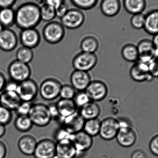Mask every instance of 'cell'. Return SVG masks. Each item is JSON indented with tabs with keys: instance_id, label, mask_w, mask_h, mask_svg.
Listing matches in <instances>:
<instances>
[{
	"instance_id": "cell-1",
	"label": "cell",
	"mask_w": 158,
	"mask_h": 158,
	"mask_svg": "<svg viewBox=\"0 0 158 158\" xmlns=\"http://www.w3.org/2000/svg\"><path fill=\"white\" fill-rule=\"evenodd\" d=\"M15 13V25L21 30L35 28L41 21L40 6L32 2L20 5Z\"/></svg>"
},
{
	"instance_id": "cell-2",
	"label": "cell",
	"mask_w": 158,
	"mask_h": 158,
	"mask_svg": "<svg viewBox=\"0 0 158 158\" xmlns=\"http://www.w3.org/2000/svg\"><path fill=\"white\" fill-rule=\"evenodd\" d=\"M28 116L33 125L39 127H46L52 120L48 106L43 103H33Z\"/></svg>"
},
{
	"instance_id": "cell-3",
	"label": "cell",
	"mask_w": 158,
	"mask_h": 158,
	"mask_svg": "<svg viewBox=\"0 0 158 158\" xmlns=\"http://www.w3.org/2000/svg\"><path fill=\"white\" fill-rule=\"evenodd\" d=\"M42 34L44 39L48 43L57 44L61 42L64 38L65 30L61 22L52 21L44 26Z\"/></svg>"
},
{
	"instance_id": "cell-4",
	"label": "cell",
	"mask_w": 158,
	"mask_h": 158,
	"mask_svg": "<svg viewBox=\"0 0 158 158\" xmlns=\"http://www.w3.org/2000/svg\"><path fill=\"white\" fill-rule=\"evenodd\" d=\"M62 85L57 79L53 78L45 79L39 86V94L44 100L53 101L59 97Z\"/></svg>"
},
{
	"instance_id": "cell-5",
	"label": "cell",
	"mask_w": 158,
	"mask_h": 158,
	"mask_svg": "<svg viewBox=\"0 0 158 158\" xmlns=\"http://www.w3.org/2000/svg\"><path fill=\"white\" fill-rule=\"evenodd\" d=\"M8 76L10 80L20 83L30 78L31 69L28 64L15 60L12 61L7 69Z\"/></svg>"
},
{
	"instance_id": "cell-6",
	"label": "cell",
	"mask_w": 158,
	"mask_h": 158,
	"mask_svg": "<svg viewBox=\"0 0 158 158\" xmlns=\"http://www.w3.org/2000/svg\"><path fill=\"white\" fill-rule=\"evenodd\" d=\"M98 57L95 53L81 52L75 56L72 60L75 70L89 72L97 64Z\"/></svg>"
},
{
	"instance_id": "cell-7",
	"label": "cell",
	"mask_w": 158,
	"mask_h": 158,
	"mask_svg": "<svg viewBox=\"0 0 158 158\" xmlns=\"http://www.w3.org/2000/svg\"><path fill=\"white\" fill-rule=\"evenodd\" d=\"M17 94L21 101L33 102L39 94V85L33 79H27L19 83Z\"/></svg>"
},
{
	"instance_id": "cell-8",
	"label": "cell",
	"mask_w": 158,
	"mask_h": 158,
	"mask_svg": "<svg viewBox=\"0 0 158 158\" xmlns=\"http://www.w3.org/2000/svg\"><path fill=\"white\" fill-rule=\"evenodd\" d=\"M61 23L64 27L68 29L79 28L84 23L85 15L81 10L71 8L61 19Z\"/></svg>"
},
{
	"instance_id": "cell-9",
	"label": "cell",
	"mask_w": 158,
	"mask_h": 158,
	"mask_svg": "<svg viewBox=\"0 0 158 158\" xmlns=\"http://www.w3.org/2000/svg\"><path fill=\"white\" fill-rule=\"evenodd\" d=\"M119 131L118 119L107 117L101 121L99 135L105 141H111L116 138Z\"/></svg>"
},
{
	"instance_id": "cell-10",
	"label": "cell",
	"mask_w": 158,
	"mask_h": 158,
	"mask_svg": "<svg viewBox=\"0 0 158 158\" xmlns=\"http://www.w3.org/2000/svg\"><path fill=\"white\" fill-rule=\"evenodd\" d=\"M57 121L59 122L60 127L64 128L74 134L83 131L85 120L77 111L68 117H60Z\"/></svg>"
},
{
	"instance_id": "cell-11",
	"label": "cell",
	"mask_w": 158,
	"mask_h": 158,
	"mask_svg": "<svg viewBox=\"0 0 158 158\" xmlns=\"http://www.w3.org/2000/svg\"><path fill=\"white\" fill-rule=\"evenodd\" d=\"M85 92L91 101L98 102L104 100L107 95L108 88L104 82L99 80L91 81Z\"/></svg>"
},
{
	"instance_id": "cell-12",
	"label": "cell",
	"mask_w": 158,
	"mask_h": 158,
	"mask_svg": "<svg viewBox=\"0 0 158 158\" xmlns=\"http://www.w3.org/2000/svg\"><path fill=\"white\" fill-rule=\"evenodd\" d=\"M56 154V142L50 138L38 142L33 154L35 158H53Z\"/></svg>"
},
{
	"instance_id": "cell-13",
	"label": "cell",
	"mask_w": 158,
	"mask_h": 158,
	"mask_svg": "<svg viewBox=\"0 0 158 158\" xmlns=\"http://www.w3.org/2000/svg\"><path fill=\"white\" fill-rule=\"evenodd\" d=\"M150 63H146L138 60L135 63L130 69V76L132 79L138 82L150 81L153 80V78L149 72V65Z\"/></svg>"
},
{
	"instance_id": "cell-14",
	"label": "cell",
	"mask_w": 158,
	"mask_h": 158,
	"mask_svg": "<svg viewBox=\"0 0 158 158\" xmlns=\"http://www.w3.org/2000/svg\"><path fill=\"white\" fill-rule=\"evenodd\" d=\"M16 32L10 28H4L0 32V49L5 52L14 51L18 44Z\"/></svg>"
},
{
	"instance_id": "cell-15",
	"label": "cell",
	"mask_w": 158,
	"mask_h": 158,
	"mask_svg": "<svg viewBox=\"0 0 158 158\" xmlns=\"http://www.w3.org/2000/svg\"><path fill=\"white\" fill-rule=\"evenodd\" d=\"M19 40L22 46L33 49L40 44V34L35 28L21 30Z\"/></svg>"
},
{
	"instance_id": "cell-16",
	"label": "cell",
	"mask_w": 158,
	"mask_h": 158,
	"mask_svg": "<svg viewBox=\"0 0 158 158\" xmlns=\"http://www.w3.org/2000/svg\"><path fill=\"white\" fill-rule=\"evenodd\" d=\"M136 46L139 52L140 61L149 63L156 58V50L152 40L143 39L138 43Z\"/></svg>"
},
{
	"instance_id": "cell-17",
	"label": "cell",
	"mask_w": 158,
	"mask_h": 158,
	"mask_svg": "<svg viewBox=\"0 0 158 158\" xmlns=\"http://www.w3.org/2000/svg\"><path fill=\"white\" fill-rule=\"evenodd\" d=\"M71 141L77 153L83 154L88 151L94 144L93 137L88 135L83 131L74 134Z\"/></svg>"
},
{
	"instance_id": "cell-18",
	"label": "cell",
	"mask_w": 158,
	"mask_h": 158,
	"mask_svg": "<svg viewBox=\"0 0 158 158\" xmlns=\"http://www.w3.org/2000/svg\"><path fill=\"white\" fill-rule=\"evenodd\" d=\"M71 85L77 92L85 91L92 81L89 72L75 70L70 75Z\"/></svg>"
},
{
	"instance_id": "cell-19",
	"label": "cell",
	"mask_w": 158,
	"mask_h": 158,
	"mask_svg": "<svg viewBox=\"0 0 158 158\" xmlns=\"http://www.w3.org/2000/svg\"><path fill=\"white\" fill-rule=\"evenodd\" d=\"M137 134L133 127L119 129L116 139L118 144L123 148L131 147L137 141Z\"/></svg>"
},
{
	"instance_id": "cell-20",
	"label": "cell",
	"mask_w": 158,
	"mask_h": 158,
	"mask_svg": "<svg viewBox=\"0 0 158 158\" xmlns=\"http://www.w3.org/2000/svg\"><path fill=\"white\" fill-rule=\"evenodd\" d=\"M35 137L31 135H25L21 136L18 142V147L20 152L27 156H33L37 146Z\"/></svg>"
},
{
	"instance_id": "cell-21",
	"label": "cell",
	"mask_w": 158,
	"mask_h": 158,
	"mask_svg": "<svg viewBox=\"0 0 158 158\" xmlns=\"http://www.w3.org/2000/svg\"><path fill=\"white\" fill-rule=\"evenodd\" d=\"M21 102L16 92L3 91L0 93V105L11 111H15Z\"/></svg>"
},
{
	"instance_id": "cell-22",
	"label": "cell",
	"mask_w": 158,
	"mask_h": 158,
	"mask_svg": "<svg viewBox=\"0 0 158 158\" xmlns=\"http://www.w3.org/2000/svg\"><path fill=\"white\" fill-rule=\"evenodd\" d=\"M77 151L71 141L56 143V154L58 158H77Z\"/></svg>"
},
{
	"instance_id": "cell-23",
	"label": "cell",
	"mask_w": 158,
	"mask_h": 158,
	"mask_svg": "<svg viewBox=\"0 0 158 158\" xmlns=\"http://www.w3.org/2000/svg\"><path fill=\"white\" fill-rule=\"evenodd\" d=\"M121 8L120 0H102L100 9L103 15L108 17L117 15Z\"/></svg>"
},
{
	"instance_id": "cell-24",
	"label": "cell",
	"mask_w": 158,
	"mask_h": 158,
	"mask_svg": "<svg viewBox=\"0 0 158 158\" xmlns=\"http://www.w3.org/2000/svg\"><path fill=\"white\" fill-rule=\"evenodd\" d=\"M143 29L147 33L152 36L158 34V9L151 10L145 15Z\"/></svg>"
},
{
	"instance_id": "cell-25",
	"label": "cell",
	"mask_w": 158,
	"mask_h": 158,
	"mask_svg": "<svg viewBox=\"0 0 158 158\" xmlns=\"http://www.w3.org/2000/svg\"><path fill=\"white\" fill-rule=\"evenodd\" d=\"M79 113L85 120L98 118L101 108L97 102L91 101L80 109Z\"/></svg>"
},
{
	"instance_id": "cell-26",
	"label": "cell",
	"mask_w": 158,
	"mask_h": 158,
	"mask_svg": "<svg viewBox=\"0 0 158 158\" xmlns=\"http://www.w3.org/2000/svg\"><path fill=\"white\" fill-rule=\"evenodd\" d=\"M56 104L61 118L68 117L78 111L77 108L71 99L60 98Z\"/></svg>"
},
{
	"instance_id": "cell-27",
	"label": "cell",
	"mask_w": 158,
	"mask_h": 158,
	"mask_svg": "<svg viewBox=\"0 0 158 158\" xmlns=\"http://www.w3.org/2000/svg\"><path fill=\"white\" fill-rule=\"evenodd\" d=\"M125 10L131 15L143 13L146 9V0H123Z\"/></svg>"
},
{
	"instance_id": "cell-28",
	"label": "cell",
	"mask_w": 158,
	"mask_h": 158,
	"mask_svg": "<svg viewBox=\"0 0 158 158\" xmlns=\"http://www.w3.org/2000/svg\"><path fill=\"white\" fill-rule=\"evenodd\" d=\"M99 46L98 40L93 35H87L84 37L80 44L81 52L89 53H95Z\"/></svg>"
},
{
	"instance_id": "cell-29",
	"label": "cell",
	"mask_w": 158,
	"mask_h": 158,
	"mask_svg": "<svg viewBox=\"0 0 158 158\" xmlns=\"http://www.w3.org/2000/svg\"><path fill=\"white\" fill-rule=\"evenodd\" d=\"M123 58L130 63H135L139 60V54L137 46L132 44H128L123 46L121 50Z\"/></svg>"
},
{
	"instance_id": "cell-30",
	"label": "cell",
	"mask_w": 158,
	"mask_h": 158,
	"mask_svg": "<svg viewBox=\"0 0 158 158\" xmlns=\"http://www.w3.org/2000/svg\"><path fill=\"white\" fill-rule=\"evenodd\" d=\"M15 13L12 7L0 8V23L4 28H10L15 24Z\"/></svg>"
},
{
	"instance_id": "cell-31",
	"label": "cell",
	"mask_w": 158,
	"mask_h": 158,
	"mask_svg": "<svg viewBox=\"0 0 158 158\" xmlns=\"http://www.w3.org/2000/svg\"><path fill=\"white\" fill-rule=\"evenodd\" d=\"M101 122L98 118L85 120L83 131L91 137H95L99 135Z\"/></svg>"
},
{
	"instance_id": "cell-32",
	"label": "cell",
	"mask_w": 158,
	"mask_h": 158,
	"mask_svg": "<svg viewBox=\"0 0 158 158\" xmlns=\"http://www.w3.org/2000/svg\"><path fill=\"white\" fill-rule=\"evenodd\" d=\"M33 125L28 116H17L14 122L15 128L20 132L29 131L31 130Z\"/></svg>"
},
{
	"instance_id": "cell-33",
	"label": "cell",
	"mask_w": 158,
	"mask_h": 158,
	"mask_svg": "<svg viewBox=\"0 0 158 158\" xmlns=\"http://www.w3.org/2000/svg\"><path fill=\"white\" fill-rule=\"evenodd\" d=\"M15 56L16 60L29 64L33 60L34 53L33 49L21 46L16 51Z\"/></svg>"
},
{
	"instance_id": "cell-34",
	"label": "cell",
	"mask_w": 158,
	"mask_h": 158,
	"mask_svg": "<svg viewBox=\"0 0 158 158\" xmlns=\"http://www.w3.org/2000/svg\"><path fill=\"white\" fill-rule=\"evenodd\" d=\"M41 19L45 22H51L56 17V10L54 7L44 3L41 6H40Z\"/></svg>"
},
{
	"instance_id": "cell-35",
	"label": "cell",
	"mask_w": 158,
	"mask_h": 158,
	"mask_svg": "<svg viewBox=\"0 0 158 158\" xmlns=\"http://www.w3.org/2000/svg\"><path fill=\"white\" fill-rule=\"evenodd\" d=\"M73 134L63 127H59L54 134V138L56 143L63 141H71Z\"/></svg>"
},
{
	"instance_id": "cell-36",
	"label": "cell",
	"mask_w": 158,
	"mask_h": 158,
	"mask_svg": "<svg viewBox=\"0 0 158 158\" xmlns=\"http://www.w3.org/2000/svg\"><path fill=\"white\" fill-rule=\"evenodd\" d=\"M72 3L80 10H90L94 8L98 0H70Z\"/></svg>"
},
{
	"instance_id": "cell-37",
	"label": "cell",
	"mask_w": 158,
	"mask_h": 158,
	"mask_svg": "<svg viewBox=\"0 0 158 158\" xmlns=\"http://www.w3.org/2000/svg\"><path fill=\"white\" fill-rule=\"evenodd\" d=\"M77 93V90L71 85L65 84L61 87L59 97L62 99L73 100Z\"/></svg>"
},
{
	"instance_id": "cell-38",
	"label": "cell",
	"mask_w": 158,
	"mask_h": 158,
	"mask_svg": "<svg viewBox=\"0 0 158 158\" xmlns=\"http://www.w3.org/2000/svg\"><path fill=\"white\" fill-rule=\"evenodd\" d=\"M73 100L78 109H81L91 101L85 91L77 92Z\"/></svg>"
},
{
	"instance_id": "cell-39",
	"label": "cell",
	"mask_w": 158,
	"mask_h": 158,
	"mask_svg": "<svg viewBox=\"0 0 158 158\" xmlns=\"http://www.w3.org/2000/svg\"><path fill=\"white\" fill-rule=\"evenodd\" d=\"M131 25L134 29H143L145 22V15L143 13L132 15L130 20Z\"/></svg>"
},
{
	"instance_id": "cell-40",
	"label": "cell",
	"mask_w": 158,
	"mask_h": 158,
	"mask_svg": "<svg viewBox=\"0 0 158 158\" xmlns=\"http://www.w3.org/2000/svg\"><path fill=\"white\" fill-rule=\"evenodd\" d=\"M13 119L12 111L0 105V124L6 126Z\"/></svg>"
},
{
	"instance_id": "cell-41",
	"label": "cell",
	"mask_w": 158,
	"mask_h": 158,
	"mask_svg": "<svg viewBox=\"0 0 158 158\" xmlns=\"http://www.w3.org/2000/svg\"><path fill=\"white\" fill-rule=\"evenodd\" d=\"M33 102L22 101L15 110L17 116H28Z\"/></svg>"
},
{
	"instance_id": "cell-42",
	"label": "cell",
	"mask_w": 158,
	"mask_h": 158,
	"mask_svg": "<svg viewBox=\"0 0 158 158\" xmlns=\"http://www.w3.org/2000/svg\"><path fill=\"white\" fill-rule=\"evenodd\" d=\"M149 148L153 155L158 156V134L153 136L150 140Z\"/></svg>"
},
{
	"instance_id": "cell-43",
	"label": "cell",
	"mask_w": 158,
	"mask_h": 158,
	"mask_svg": "<svg viewBox=\"0 0 158 158\" xmlns=\"http://www.w3.org/2000/svg\"><path fill=\"white\" fill-rule=\"evenodd\" d=\"M149 72L151 77L154 78H158V59H153L149 65Z\"/></svg>"
},
{
	"instance_id": "cell-44",
	"label": "cell",
	"mask_w": 158,
	"mask_h": 158,
	"mask_svg": "<svg viewBox=\"0 0 158 158\" xmlns=\"http://www.w3.org/2000/svg\"><path fill=\"white\" fill-rule=\"evenodd\" d=\"M55 10L56 17L61 19L66 14L67 12L69 10V8L67 4L64 1L57 8H56Z\"/></svg>"
},
{
	"instance_id": "cell-45",
	"label": "cell",
	"mask_w": 158,
	"mask_h": 158,
	"mask_svg": "<svg viewBox=\"0 0 158 158\" xmlns=\"http://www.w3.org/2000/svg\"><path fill=\"white\" fill-rule=\"evenodd\" d=\"M48 107L52 120L55 119L56 121H58L60 116L59 115L56 103H50L49 105H48Z\"/></svg>"
},
{
	"instance_id": "cell-46",
	"label": "cell",
	"mask_w": 158,
	"mask_h": 158,
	"mask_svg": "<svg viewBox=\"0 0 158 158\" xmlns=\"http://www.w3.org/2000/svg\"><path fill=\"white\" fill-rule=\"evenodd\" d=\"M18 85L19 83L16 82L11 80H8L6 81L3 91L17 93Z\"/></svg>"
},
{
	"instance_id": "cell-47",
	"label": "cell",
	"mask_w": 158,
	"mask_h": 158,
	"mask_svg": "<svg viewBox=\"0 0 158 158\" xmlns=\"http://www.w3.org/2000/svg\"><path fill=\"white\" fill-rule=\"evenodd\" d=\"M147 154L142 149L135 150L131 155V158H148Z\"/></svg>"
},
{
	"instance_id": "cell-48",
	"label": "cell",
	"mask_w": 158,
	"mask_h": 158,
	"mask_svg": "<svg viewBox=\"0 0 158 158\" xmlns=\"http://www.w3.org/2000/svg\"><path fill=\"white\" fill-rule=\"evenodd\" d=\"M17 0H0V8L12 7Z\"/></svg>"
},
{
	"instance_id": "cell-49",
	"label": "cell",
	"mask_w": 158,
	"mask_h": 158,
	"mask_svg": "<svg viewBox=\"0 0 158 158\" xmlns=\"http://www.w3.org/2000/svg\"><path fill=\"white\" fill-rule=\"evenodd\" d=\"M65 0H44V3L56 9Z\"/></svg>"
},
{
	"instance_id": "cell-50",
	"label": "cell",
	"mask_w": 158,
	"mask_h": 158,
	"mask_svg": "<svg viewBox=\"0 0 158 158\" xmlns=\"http://www.w3.org/2000/svg\"><path fill=\"white\" fill-rule=\"evenodd\" d=\"M7 154V148L5 143L0 141V158H5Z\"/></svg>"
},
{
	"instance_id": "cell-51",
	"label": "cell",
	"mask_w": 158,
	"mask_h": 158,
	"mask_svg": "<svg viewBox=\"0 0 158 158\" xmlns=\"http://www.w3.org/2000/svg\"><path fill=\"white\" fill-rule=\"evenodd\" d=\"M7 80L3 73L0 72V93L3 91Z\"/></svg>"
},
{
	"instance_id": "cell-52",
	"label": "cell",
	"mask_w": 158,
	"mask_h": 158,
	"mask_svg": "<svg viewBox=\"0 0 158 158\" xmlns=\"http://www.w3.org/2000/svg\"><path fill=\"white\" fill-rule=\"evenodd\" d=\"M152 42L154 44V46L156 48V50L158 51V34L153 36V39L152 40Z\"/></svg>"
},
{
	"instance_id": "cell-53",
	"label": "cell",
	"mask_w": 158,
	"mask_h": 158,
	"mask_svg": "<svg viewBox=\"0 0 158 158\" xmlns=\"http://www.w3.org/2000/svg\"><path fill=\"white\" fill-rule=\"evenodd\" d=\"M6 131V128L4 125L0 124V138L4 135Z\"/></svg>"
},
{
	"instance_id": "cell-54",
	"label": "cell",
	"mask_w": 158,
	"mask_h": 158,
	"mask_svg": "<svg viewBox=\"0 0 158 158\" xmlns=\"http://www.w3.org/2000/svg\"><path fill=\"white\" fill-rule=\"evenodd\" d=\"M4 28L2 25V24H1V23H0V32L2 31V30Z\"/></svg>"
}]
</instances>
